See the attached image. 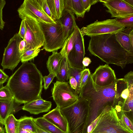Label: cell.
Returning <instances> with one entry per match:
<instances>
[{
  "mask_svg": "<svg viewBox=\"0 0 133 133\" xmlns=\"http://www.w3.org/2000/svg\"><path fill=\"white\" fill-rule=\"evenodd\" d=\"M9 76L2 69H0V86L8 80Z\"/></svg>",
  "mask_w": 133,
  "mask_h": 133,
  "instance_id": "obj_40",
  "label": "cell"
},
{
  "mask_svg": "<svg viewBox=\"0 0 133 133\" xmlns=\"http://www.w3.org/2000/svg\"><path fill=\"white\" fill-rule=\"evenodd\" d=\"M116 18V21L121 26L128 28L133 26V16L123 19Z\"/></svg>",
  "mask_w": 133,
  "mask_h": 133,
  "instance_id": "obj_33",
  "label": "cell"
},
{
  "mask_svg": "<svg viewBox=\"0 0 133 133\" xmlns=\"http://www.w3.org/2000/svg\"><path fill=\"white\" fill-rule=\"evenodd\" d=\"M23 19L25 20L26 30L24 40L26 45L24 51L36 48H40L43 46L45 39L39 23L28 17Z\"/></svg>",
  "mask_w": 133,
  "mask_h": 133,
  "instance_id": "obj_10",
  "label": "cell"
},
{
  "mask_svg": "<svg viewBox=\"0 0 133 133\" xmlns=\"http://www.w3.org/2000/svg\"><path fill=\"white\" fill-rule=\"evenodd\" d=\"M92 129V124L89 125L87 128V133H90Z\"/></svg>",
  "mask_w": 133,
  "mask_h": 133,
  "instance_id": "obj_45",
  "label": "cell"
},
{
  "mask_svg": "<svg viewBox=\"0 0 133 133\" xmlns=\"http://www.w3.org/2000/svg\"><path fill=\"white\" fill-rule=\"evenodd\" d=\"M26 45V43L24 40L22 39L19 45V49L21 55L24 51Z\"/></svg>",
  "mask_w": 133,
  "mask_h": 133,
  "instance_id": "obj_41",
  "label": "cell"
},
{
  "mask_svg": "<svg viewBox=\"0 0 133 133\" xmlns=\"http://www.w3.org/2000/svg\"><path fill=\"white\" fill-rule=\"evenodd\" d=\"M33 121L34 124L36 127V132H33L32 133H49L43 130L38 126L34 122V120Z\"/></svg>",
  "mask_w": 133,
  "mask_h": 133,
  "instance_id": "obj_43",
  "label": "cell"
},
{
  "mask_svg": "<svg viewBox=\"0 0 133 133\" xmlns=\"http://www.w3.org/2000/svg\"><path fill=\"white\" fill-rule=\"evenodd\" d=\"M26 30L25 20L22 19L20 26L19 30L18 33L20 36L23 40H24L26 34Z\"/></svg>",
  "mask_w": 133,
  "mask_h": 133,
  "instance_id": "obj_39",
  "label": "cell"
},
{
  "mask_svg": "<svg viewBox=\"0 0 133 133\" xmlns=\"http://www.w3.org/2000/svg\"><path fill=\"white\" fill-rule=\"evenodd\" d=\"M91 62V61L90 58L87 57H85L83 58L82 63L84 67L85 68L88 66Z\"/></svg>",
  "mask_w": 133,
  "mask_h": 133,
  "instance_id": "obj_42",
  "label": "cell"
},
{
  "mask_svg": "<svg viewBox=\"0 0 133 133\" xmlns=\"http://www.w3.org/2000/svg\"><path fill=\"white\" fill-rule=\"evenodd\" d=\"M133 26L127 28L115 34L116 38L122 47L127 51L133 53V46L131 43L129 34Z\"/></svg>",
  "mask_w": 133,
  "mask_h": 133,
  "instance_id": "obj_19",
  "label": "cell"
},
{
  "mask_svg": "<svg viewBox=\"0 0 133 133\" xmlns=\"http://www.w3.org/2000/svg\"><path fill=\"white\" fill-rule=\"evenodd\" d=\"M129 94L121 108V111L132 122L133 121V83H128Z\"/></svg>",
  "mask_w": 133,
  "mask_h": 133,
  "instance_id": "obj_25",
  "label": "cell"
},
{
  "mask_svg": "<svg viewBox=\"0 0 133 133\" xmlns=\"http://www.w3.org/2000/svg\"><path fill=\"white\" fill-rule=\"evenodd\" d=\"M14 98L11 90L6 85L0 88V100H7Z\"/></svg>",
  "mask_w": 133,
  "mask_h": 133,
  "instance_id": "obj_31",
  "label": "cell"
},
{
  "mask_svg": "<svg viewBox=\"0 0 133 133\" xmlns=\"http://www.w3.org/2000/svg\"><path fill=\"white\" fill-rule=\"evenodd\" d=\"M33 120L38 126L49 133H65L43 117L34 118Z\"/></svg>",
  "mask_w": 133,
  "mask_h": 133,
  "instance_id": "obj_26",
  "label": "cell"
},
{
  "mask_svg": "<svg viewBox=\"0 0 133 133\" xmlns=\"http://www.w3.org/2000/svg\"><path fill=\"white\" fill-rule=\"evenodd\" d=\"M68 83L57 81L54 83L51 90L53 99L57 106L60 109L72 105L78 99V95Z\"/></svg>",
  "mask_w": 133,
  "mask_h": 133,
  "instance_id": "obj_7",
  "label": "cell"
},
{
  "mask_svg": "<svg viewBox=\"0 0 133 133\" xmlns=\"http://www.w3.org/2000/svg\"><path fill=\"white\" fill-rule=\"evenodd\" d=\"M79 28L76 25L72 33L65 40L60 52L62 56H68L72 50L76 40Z\"/></svg>",
  "mask_w": 133,
  "mask_h": 133,
  "instance_id": "obj_24",
  "label": "cell"
},
{
  "mask_svg": "<svg viewBox=\"0 0 133 133\" xmlns=\"http://www.w3.org/2000/svg\"><path fill=\"white\" fill-rule=\"evenodd\" d=\"M60 110L67 123L68 133H87L89 109L87 100L78 96L76 102Z\"/></svg>",
  "mask_w": 133,
  "mask_h": 133,
  "instance_id": "obj_4",
  "label": "cell"
},
{
  "mask_svg": "<svg viewBox=\"0 0 133 133\" xmlns=\"http://www.w3.org/2000/svg\"><path fill=\"white\" fill-rule=\"evenodd\" d=\"M129 37L131 44L133 46V30L130 33Z\"/></svg>",
  "mask_w": 133,
  "mask_h": 133,
  "instance_id": "obj_44",
  "label": "cell"
},
{
  "mask_svg": "<svg viewBox=\"0 0 133 133\" xmlns=\"http://www.w3.org/2000/svg\"><path fill=\"white\" fill-rule=\"evenodd\" d=\"M40 50V48H36L24 51L21 56V62L23 63L34 59L38 55Z\"/></svg>",
  "mask_w": 133,
  "mask_h": 133,
  "instance_id": "obj_29",
  "label": "cell"
},
{
  "mask_svg": "<svg viewBox=\"0 0 133 133\" xmlns=\"http://www.w3.org/2000/svg\"><path fill=\"white\" fill-rule=\"evenodd\" d=\"M92 123L95 126L90 133H133L125 128L112 106L105 108Z\"/></svg>",
  "mask_w": 133,
  "mask_h": 133,
  "instance_id": "obj_5",
  "label": "cell"
},
{
  "mask_svg": "<svg viewBox=\"0 0 133 133\" xmlns=\"http://www.w3.org/2000/svg\"><path fill=\"white\" fill-rule=\"evenodd\" d=\"M90 74V71L88 69L85 68L82 71L81 77L80 87L81 89L87 83Z\"/></svg>",
  "mask_w": 133,
  "mask_h": 133,
  "instance_id": "obj_34",
  "label": "cell"
},
{
  "mask_svg": "<svg viewBox=\"0 0 133 133\" xmlns=\"http://www.w3.org/2000/svg\"><path fill=\"white\" fill-rule=\"evenodd\" d=\"M43 76L31 62L23 63L9 78L6 85L20 105L41 97Z\"/></svg>",
  "mask_w": 133,
  "mask_h": 133,
  "instance_id": "obj_1",
  "label": "cell"
},
{
  "mask_svg": "<svg viewBox=\"0 0 133 133\" xmlns=\"http://www.w3.org/2000/svg\"><path fill=\"white\" fill-rule=\"evenodd\" d=\"M22 40L17 33L9 40L5 48L1 63L3 69H8L12 71L21 61L19 45Z\"/></svg>",
  "mask_w": 133,
  "mask_h": 133,
  "instance_id": "obj_11",
  "label": "cell"
},
{
  "mask_svg": "<svg viewBox=\"0 0 133 133\" xmlns=\"http://www.w3.org/2000/svg\"><path fill=\"white\" fill-rule=\"evenodd\" d=\"M70 66L67 56H63L59 71L56 76L58 81L69 82V71Z\"/></svg>",
  "mask_w": 133,
  "mask_h": 133,
  "instance_id": "obj_27",
  "label": "cell"
},
{
  "mask_svg": "<svg viewBox=\"0 0 133 133\" xmlns=\"http://www.w3.org/2000/svg\"><path fill=\"white\" fill-rule=\"evenodd\" d=\"M90 74L85 85L81 89L78 96L88 102V115L87 127L99 116L103 109L108 106L115 108L117 104L116 90L117 79L111 84L100 87L94 84Z\"/></svg>",
  "mask_w": 133,
  "mask_h": 133,
  "instance_id": "obj_3",
  "label": "cell"
},
{
  "mask_svg": "<svg viewBox=\"0 0 133 133\" xmlns=\"http://www.w3.org/2000/svg\"><path fill=\"white\" fill-rule=\"evenodd\" d=\"M88 50L107 64H113L122 69L133 63V53L124 49L117 40L115 34H101L90 37Z\"/></svg>",
  "mask_w": 133,
  "mask_h": 133,
  "instance_id": "obj_2",
  "label": "cell"
},
{
  "mask_svg": "<svg viewBox=\"0 0 133 133\" xmlns=\"http://www.w3.org/2000/svg\"><path fill=\"white\" fill-rule=\"evenodd\" d=\"M55 21L59 20L65 9L64 0H46Z\"/></svg>",
  "mask_w": 133,
  "mask_h": 133,
  "instance_id": "obj_23",
  "label": "cell"
},
{
  "mask_svg": "<svg viewBox=\"0 0 133 133\" xmlns=\"http://www.w3.org/2000/svg\"><path fill=\"white\" fill-rule=\"evenodd\" d=\"M15 101L14 98L7 100H0V126L3 127L7 117L15 114L22 109V107Z\"/></svg>",
  "mask_w": 133,
  "mask_h": 133,
  "instance_id": "obj_15",
  "label": "cell"
},
{
  "mask_svg": "<svg viewBox=\"0 0 133 133\" xmlns=\"http://www.w3.org/2000/svg\"><path fill=\"white\" fill-rule=\"evenodd\" d=\"M127 3L133 6V0H124Z\"/></svg>",
  "mask_w": 133,
  "mask_h": 133,
  "instance_id": "obj_46",
  "label": "cell"
},
{
  "mask_svg": "<svg viewBox=\"0 0 133 133\" xmlns=\"http://www.w3.org/2000/svg\"><path fill=\"white\" fill-rule=\"evenodd\" d=\"M56 76L55 74L50 73L48 76H43L44 83V87L45 90L47 89L48 88L54 77Z\"/></svg>",
  "mask_w": 133,
  "mask_h": 133,
  "instance_id": "obj_36",
  "label": "cell"
},
{
  "mask_svg": "<svg viewBox=\"0 0 133 133\" xmlns=\"http://www.w3.org/2000/svg\"><path fill=\"white\" fill-rule=\"evenodd\" d=\"M5 130L3 127L0 126V133H5Z\"/></svg>",
  "mask_w": 133,
  "mask_h": 133,
  "instance_id": "obj_47",
  "label": "cell"
},
{
  "mask_svg": "<svg viewBox=\"0 0 133 133\" xmlns=\"http://www.w3.org/2000/svg\"><path fill=\"white\" fill-rule=\"evenodd\" d=\"M60 109L57 106L55 108L43 115V117L64 132L68 133L67 123L62 114Z\"/></svg>",
  "mask_w": 133,
  "mask_h": 133,
  "instance_id": "obj_17",
  "label": "cell"
},
{
  "mask_svg": "<svg viewBox=\"0 0 133 133\" xmlns=\"http://www.w3.org/2000/svg\"><path fill=\"white\" fill-rule=\"evenodd\" d=\"M52 105L51 102L43 99L41 97L24 104L22 109L30 114L38 115L47 112L50 109Z\"/></svg>",
  "mask_w": 133,
  "mask_h": 133,
  "instance_id": "obj_16",
  "label": "cell"
},
{
  "mask_svg": "<svg viewBox=\"0 0 133 133\" xmlns=\"http://www.w3.org/2000/svg\"><path fill=\"white\" fill-rule=\"evenodd\" d=\"M17 11L22 19L28 17L38 23L52 24L55 22L43 11L37 0H24Z\"/></svg>",
  "mask_w": 133,
  "mask_h": 133,
  "instance_id": "obj_8",
  "label": "cell"
},
{
  "mask_svg": "<svg viewBox=\"0 0 133 133\" xmlns=\"http://www.w3.org/2000/svg\"><path fill=\"white\" fill-rule=\"evenodd\" d=\"M32 117L24 116L18 119L17 133H32L36 132Z\"/></svg>",
  "mask_w": 133,
  "mask_h": 133,
  "instance_id": "obj_21",
  "label": "cell"
},
{
  "mask_svg": "<svg viewBox=\"0 0 133 133\" xmlns=\"http://www.w3.org/2000/svg\"><path fill=\"white\" fill-rule=\"evenodd\" d=\"M65 8L75 14L77 18H83L86 12L82 0H64Z\"/></svg>",
  "mask_w": 133,
  "mask_h": 133,
  "instance_id": "obj_22",
  "label": "cell"
},
{
  "mask_svg": "<svg viewBox=\"0 0 133 133\" xmlns=\"http://www.w3.org/2000/svg\"><path fill=\"white\" fill-rule=\"evenodd\" d=\"M63 58V56L60 52L56 51L52 52L46 62L47 68L49 73L57 75L59 71Z\"/></svg>",
  "mask_w": 133,
  "mask_h": 133,
  "instance_id": "obj_20",
  "label": "cell"
},
{
  "mask_svg": "<svg viewBox=\"0 0 133 133\" xmlns=\"http://www.w3.org/2000/svg\"><path fill=\"white\" fill-rule=\"evenodd\" d=\"M37 0L38 3L43 11L50 18L55 21L48 5L46 0Z\"/></svg>",
  "mask_w": 133,
  "mask_h": 133,
  "instance_id": "obj_35",
  "label": "cell"
},
{
  "mask_svg": "<svg viewBox=\"0 0 133 133\" xmlns=\"http://www.w3.org/2000/svg\"><path fill=\"white\" fill-rule=\"evenodd\" d=\"M75 19L74 14L65 8L59 20L65 40L72 33L75 26L77 25Z\"/></svg>",
  "mask_w": 133,
  "mask_h": 133,
  "instance_id": "obj_18",
  "label": "cell"
},
{
  "mask_svg": "<svg viewBox=\"0 0 133 133\" xmlns=\"http://www.w3.org/2000/svg\"><path fill=\"white\" fill-rule=\"evenodd\" d=\"M84 9L86 12H89L91 5L99 1L98 0H82Z\"/></svg>",
  "mask_w": 133,
  "mask_h": 133,
  "instance_id": "obj_37",
  "label": "cell"
},
{
  "mask_svg": "<svg viewBox=\"0 0 133 133\" xmlns=\"http://www.w3.org/2000/svg\"><path fill=\"white\" fill-rule=\"evenodd\" d=\"M83 70L80 68L70 66L69 71V76H71L74 77L77 83L78 88L80 91L81 89L80 87L81 75Z\"/></svg>",
  "mask_w": 133,
  "mask_h": 133,
  "instance_id": "obj_30",
  "label": "cell"
},
{
  "mask_svg": "<svg viewBox=\"0 0 133 133\" xmlns=\"http://www.w3.org/2000/svg\"><path fill=\"white\" fill-rule=\"evenodd\" d=\"M55 21L52 24L39 23L45 39L43 49L49 52L62 48L65 40L59 19Z\"/></svg>",
  "mask_w": 133,
  "mask_h": 133,
  "instance_id": "obj_6",
  "label": "cell"
},
{
  "mask_svg": "<svg viewBox=\"0 0 133 133\" xmlns=\"http://www.w3.org/2000/svg\"><path fill=\"white\" fill-rule=\"evenodd\" d=\"M85 54L84 39L79 29L73 48L67 56L70 66L85 69L82 63Z\"/></svg>",
  "mask_w": 133,
  "mask_h": 133,
  "instance_id": "obj_13",
  "label": "cell"
},
{
  "mask_svg": "<svg viewBox=\"0 0 133 133\" xmlns=\"http://www.w3.org/2000/svg\"><path fill=\"white\" fill-rule=\"evenodd\" d=\"M6 4V1L0 0V29L2 30L4 26L5 22L3 19V9Z\"/></svg>",
  "mask_w": 133,
  "mask_h": 133,
  "instance_id": "obj_38",
  "label": "cell"
},
{
  "mask_svg": "<svg viewBox=\"0 0 133 133\" xmlns=\"http://www.w3.org/2000/svg\"><path fill=\"white\" fill-rule=\"evenodd\" d=\"M125 28L118 24L115 18L96 21L80 30L83 36L86 35L91 37L105 34H115Z\"/></svg>",
  "mask_w": 133,
  "mask_h": 133,
  "instance_id": "obj_9",
  "label": "cell"
},
{
  "mask_svg": "<svg viewBox=\"0 0 133 133\" xmlns=\"http://www.w3.org/2000/svg\"><path fill=\"white\" fill-rule=\"evenodd\" d=\"M91 76L94 84L102 87L111 84L117 79L114 71L107 64L99 66Z\"/></svg>",
  "mask_w": 133,
  "mask_h": 133,
  "instance_id": "obj_14",
  "label": "cell"
},
{
  "mask_svg": "<svg viewBox=\"0 0 133 133\" xmlns=\"http://www.w3.org/2000/svg\"><path fill=\"white\" fill-rule=\"evenodd\" d=\"M18 119L13 114L7 118L5 123V130L6 133H17Z\"/></svg>",
  "mask_w": 133,
  "mask_h": 133,
  "instance_id": "obj_28",
  "label": "cell"
},
{
  "mask_svg": "<svg viewBox=\"0 0 133 133\" xmlns=\"http://www.w3.org/2000/svg\"><path fill=\"white\" fill-rule=\"evenodd\" d=\"M121 116L119 119L124 127L126 129L133 132V123L128 117L122 112Z\"/></svg>",
  "mask_w": 133,
  "mask_h": 133,
  "instance_id": "obj_32",
  "label": "cell"
},
{
  "mask_svg": "<svg viewBox=\"0 0 133 133\" xmlns=\"http://www.w3.org/2000/svg\"><path fill=\"white\" fill-rule=\"evenodd\" d=\"M108 9L107 12L111 18L123 19L133 16V6L125 2L124 0H99Z\"/></svg>",
  "mask_w": 133,
  "mask_h": 133,
  "instance_id": "obj_12",
  "label": "cell"
}]
</instances>
